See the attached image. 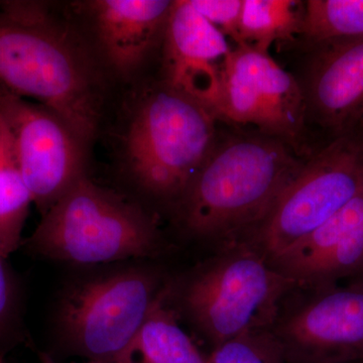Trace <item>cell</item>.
Here are the masks:
<instances>
[{"instance_id":"obj_1","label":"cell","mask_w":363,"mask_h":363,"mask_svg":"<svg viewBox=\"0 0 363 363\" xmlns=\"http://www.w3.org/2000/svg\"><path fill=\"white\" fill-rule=\"evenodd\" d=\"M0 90L38 101L85 147L96 133L101 95L94 64L80 40L39 2L1 4Z\"/></svg>"},{"instance_id":"obj_2","label":"cell","mask_w":363,"mask_h":363,"mask_svg":"<svg viewBox=\"0 0 363 363\" xmlns=\"http://www.w3.org/2000/svg\"><path fill=\"white\" fill-rule=\"evenodd\" d=\"M304 162L269 136H240L215 145L183 197L182 225L219 250L247 241L266 220Z\"/></svg>"},{"instance_id":"obj_3","label":"cell","mask_w":363,"mask_h":363,"mask_svg":"<svg viewBox=\"0 0 363 363\" xmlns=\"http://www.w3.org/2000/svg\"><path fill=\"white\" fill-rule=\"evenodd\" d=\"M26 245L47 259L78 264L145 259L162 247L152 216L85 175L42 215Z\"/></svg>"},{"instance_id":"obj_4","label":"cell","mask_w":363,"mask_h":363,"mask_svg":"<svg viewBox=\"0 0 363 363\" xmlns=\"http://www.w3.org/2000/svg\"><path fill=\"white\" fill-rule=\"evenodd\" d=\"M296 285L245 243L218 250L177 293L185 313L211 348L243 334L272 328L284 298Z\"/></svg>"},{"instance_id":"obj_5","label":"cell","mask_w":363,"mask_h":363,"mask_svg":"<svg viewBox=\"0 0 363 363\" xmlns=\"http://www.w3.org/2000/svg\"><path fill=\"white\" fill-rule=\"evenodd\" d=\"M216 117L167 86L150 95L124 140L126 166L145 192L179 202L216 145Z\"/></svg>"},{"instance_id":"obj_6","label":"cell","mask_w":363,"mask_h":363,"mask_svg":"<svg viewBox=\"0 0 363 363\" xmlns=\"http://www.w3.org/2000/svg\"><path fill=\"white\" fill-rule=\"evenodd\" d=\"M363 191V135L332 140L304 162L276 205L245 245L272 262Z\"/></svg>"},{"instance_id":"obj_7","label":"cell","mask_w":363,"mask_h":363,"mask_svg":"<svg viewBox=\"0 0 363 363\" xmlns=\"http://www.w3.org/2000/svg\"><path fill=\"white\" fill-rule=\"evenodd\" d=\"M164 285L156 272L126 269L73 286L59 310L64 342L89 362L116 363Z\"/></svg>"},{"instance_id":"obj_8","label":"cell","mask_w":363,"mask_h":363,"mask_svg":"<svg viewBox=\"0 0 363 363\" xmlns=\"http://www.w3.org/2000/svg\"><path fill=\"white\" fill-rule=\"evenodd\" d=\"M271 331L286 363L363 362V279L296 286Z\"/></svg>"},{"instance_id":"obj_9","label":"cell","mask_w":363,"mask_h":363,"mask_svg":"<svg viewBox=\"0 0 363 363\" xmlns=\"http://www.w3.org/2000/svg\"><path fill=\"white\" fill-rule=\"evenodd\" d=\"M216 117L296 147L307 117L304 90L269 52L238 45L224 62Z\"/></svg>"},{"instance_id":"obj_10","label":"cell","mask_w":363,"mask_h":363,"mask_svg":"<svg viewBox=\"0 0 363 363\" xmlns=\"http://www.w3.org/2000/svg\"><path fill=\"white\" fill-rule=\"evenodd\" d=\"M0 114L13 138L33 204L45 214L84 176L85 147L52 111L4 90H0Z\"/></svg>"},{"instance_id":"obj_11","label":"cell","mask_w":363,"mask_h":363,"mask_svg":"<svg viewBox=\"0 0 363 363\" xmlns=\"http://www.w3.org/2000/svg\"><path fill=\"white\" fill-rule=\"evenodd\" d=\"M168 87L192 98L216 117L227 38L190 0L174 1L164 35ZM217 118V117H216Z\"/></svg>"},{"instance_id":"obj_12","label":"cell","mask_w":363,"mask_h":363,"mask_svg":"<svg viewBox=\"0 0 363 363\" xmlns=\"http://www.w3.org/2000/svg\"><path fill=\"white\" fill-rule=\"evenodd\" d=\"M314 48L303 88L307 114L334 140L357 130L363 118V38Z\"/></svg>"},{"instance_id":"obj_13","label":"cell","mask_w":363,"mask_h":363,"mask_svg":"<svg viewBox=\"0 0 363 363\" xmlns=\"http://www.w3.org/2000/svg\"><path fill=\"white\" fill-rule=\"evenodd\" d=\"M269 264L298 286L331 285L359 276L363 269V191Z\"/></svg>"},{"instance_id":"obj_14","label":"cell","mask_w":363,"mask_h":363,"mask_svg":"<svg viewBox=\"0 0 363 363\" xmlns=\"http://www.w3.org/2000/svg\"><path fill=\"white\" fill-rule=\"evenodd\" d=\"M174 1L97 0L89 2L98 42L109 65L128 75L164 37Z\"/></svg>"},{"instance_id":"obj_15","label":"cell","mask_w":363,"mask_h":363,"mask_svg":"<svg viewBox=\"0 0 363 363\" xmlns=\"http://www.w3.org/2000/svg\"><path fill=\"white\" fill-rule=\"evenodd\" d=\"M166 284L140 330L116 363H206L207 357L182 328Z\"/></svg>"},{"instance_id":"obj_16","label":"cell","mask_w":363,"mask_h":363,"mask_svg":"<svg viewBox=\"0 0 363 363\" xmlns=\"http://www.w3.org/2000/svg\"><path fill=\"white\" fill-rule=\"evenodd\" d=\"M33 204L21 177L16 150L0 114V255L7 259L21 245V234Z\"/></svg>"},{"instance_id":"obj_17","label":"cell","mask_w":363,"mask_h":363,"mask_svg":"<svg viewBox=\"0 0 363 363\" xmlns=\"http://www.w3.org/2000/svg\"><path fill=\"white\" fill-rule=\"evenodd\" d=\"M301 6L293 0H243L240 45L269 52L274 43L293 40L302 33L304 9Z\"/></svg>"},{"instance_id":"obj_18","label":"cell","mask_w":363,"mask_h":363,"mask_svg":"<svg viewBox=\"0 0 363 363\" xmlns=\"http://www.w3.org/2000/svg\"><path fill=\"white\" fill-rule=\"evenodd\" d=\"M301 35L313 45L363 38V0H309Z\"/></svg>"},{"instance_id":"obj_19","label":"cell","mask_w":363,"mask_h":363,"mask_svg":"<svg viewBox=\"0 0 363 363\" xmlns=\"http://www.w3.org/2000/svg\"><path fill=\"white\" fill-rule=\"evenodd\" d=\"M206 363H286L271 329L243 334L212 348Z\"/></svg>"},{"instance_id":"obj_20","label":"cell","mask_w":363,"mask_h":363,"mask_svg":"<svg viewBox=\"0 0 363 363\" xmlns=\"http://www.w3.org/2000/svg\"><path fill=\"white\" fill-rule=\"evenodd\" d=\"M192 6L226 38L240 45L243 0H190Z\"/></svg>"},{"instance_id":"obj_21","label":"cell","mask_w":363,"mask_h":363,"mask_svg":"<svg viewBox=\"0 0 363 363\" xmlns=\"http://www.w3.org/2000/svg\"><path fill=\"white\" fill-rule=\"evenodd\" d=\"M16 311V288L6 259L0 255V343L6 337Z\"/></svg>"},{"instance_id":"obj_22","label":"cell","mask_w":363,"mask_h":363,"mask_svg":"<svg viewBox=\"0 0 363 363\" xmlns=\"http://www.w3.org/2000/svg\"><path fill=\"white\" fill-rule=\"evenodd\" d=\"M0 363H7L6 360V354L4 352H0Z\"/></svg>"},{"instance_id":"obj_23","label":"cell","mask_w":363,"mask_h":363,"mask_svg":"<svg viewBox=\"0 0 363 363\" xmlns=\"http://www.w3.org/2000/svg\"><path fill=\"white\" fill-rule=\"evenodd\" d=\"M44 362L45 363H52V360H50L49 358L48 357H45L44 359ZM86 363H104V362H86Z\"/></svg>"},{"instance_id":"obj_24","label":"cell","mask_w":363,"mask_h":363,"mask_svg":"<svg viewBox=\"0 0 363 363\" xmlns=\"http://www.w3.org/2000/svg\"><path fill=\"white\" fill-rule=\"evenodd\" d=\"M357 130L359 131V133H362L363 135V118H362V123H360L359 125H358Z\"/></svg>"},{"instance_id":"obj_25","label":"cell","mask_w":363,"mask_h":363,"mask_svg":"<svg viewBox=\"0 0 363 363\" xmlns=\"http://www.w3.org/2000/svg\"><path fill=\"white\" fill-rule=\"evenodd\" d=\"M357 278H362V279H363V269H362V272H360L359 276L357 277Z\"/></svg>"}]
</instances>
